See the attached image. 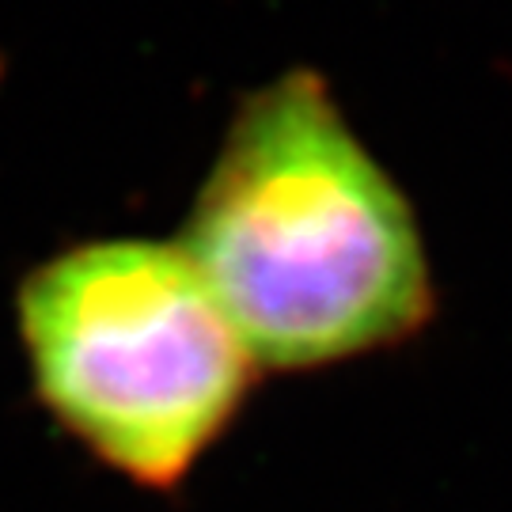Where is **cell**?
Here are the masks:
<instances>
[{
	"instance_id": "2",
	"label": "cell",
	"mask_w": 512,
	"mask_h": 512,
	"mask_svg": "<svg viewBox=\"0 0 512 512\" xmlns=\"http://www.w3.org/2000/svg\"><path fill=\"white\" fill-rule=\"evenodd\" d=\"M16 315L42 406L148 490L194 471L258 372L179 239L69 247L27 274Z\"/></svg>"
},
{
	"instance_id": "1",
	"label": "cell",
	"mask_w": 512,
	"mask_h": 512,
	"mask_svg": "<svg viewBox=\"0 0 512 512\" xmlns=\"http://www.w3.org/2000/svg\"><path fill=\"white\" fill-rule=\"evenodd\" d=\"M179 247L258 368L349 361L433 315L414 209L315 69L239 103Z\"/></svg>"
}]
</instances>
